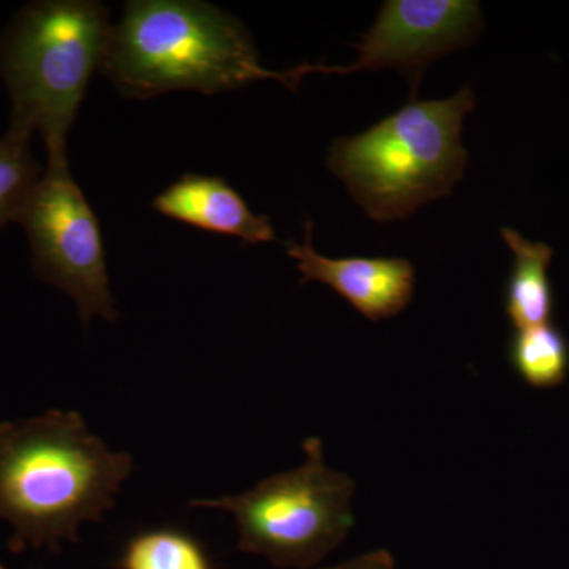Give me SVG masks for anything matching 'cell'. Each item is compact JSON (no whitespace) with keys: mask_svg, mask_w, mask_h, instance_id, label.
Instances as JSON below:
<instances>
[{"mask_svg":"<svg viewBox=\"0 0 569 569\" xmlns=\"http://www.w3.org/2000/svg\"><path fill=\"white\" fill-rule=\"evenodd\" d=\"M355 481L326 463L323 441L305 443V462L258 482L253 489L190 507L233 516L238 549L280 569H313L342 545L355 526Z\"/></svg>","mask_w":569,"mask_h":569,"instance_id":"obj_5","label":"cell"},{"mask_svg":"<svg viewBox=\"0 0 569 569\" xmlns=\"http://www.w3.org/2000/svg\"><path fill=\"white\" fill-rule=\"evenodd\" d=\"M0 569H9L6 567V565L2 563V561H0Z\"/></svg>","mask_w":569,"mask_h":569,"instance_id":"obj_15","label":"cell"},{"mask_svg":"<svg viewBox=\"0 0 569 569\" xmlns=\"http://www.w3.org/2000/svg\"><path fill=\"white\" fill-rule=\"evenodd\" d=\"M313 569H396V559L389 550L377 549L372 552L361 553V556L336 565V567Z\"/></svg>","mask_w":569,"mask_h":569,"instance_id":"obj_14","label":"cell"},{"mask_svg":"<svg viewBox=\"0 0 569 569\" xmlns=\"http://www.w3.org/2000/svg\"><path fill=\"white\" fill-rule=\"evenodd\" d=\"M43 171L33 159L31 138L7 132L0 138V230L20 220Z\"/></svg>","mask_w":569,"mask_h":569,"instance_id":"obj_13","label":"cell"},{"mask_svg":"<svg viewBox=\"0 0 569 569\" xmlns=\"http://www.w3.org/2000/svg\"><path fill=\"white\" fill-rule=\"evenodd\" d=\"M482 29V9L475 0H388L376 22L355 44L358 59L348 67L321 66V73L399 70L417 100L429 66L470 47Z\"/></svg>","mask_w":569,"mask_h":569,"instance_id":"obj_7","label":"cell"},{"mask_svg":"<svg viewBox=\"0 0 569 569\" xmlns=\"http://www.w3.org/2000/svg\"><path fill=\"white\" fill-rule=\"evenodd\" d=\"M112 36L108 10L91 0H41L14 14L0 37V77L11 100L10 132L39 133L48 162L67 160L93 71L102 70Z\"/></svg>","mask_w":569,"mask_h":569,"instance_id":"obj_4","label":"cell"},{"mask_svg":"<svg viewBox=\"0 0 569 569\" xmlns=\"http://www.w3.org/2000/svg\"><path fill=\"white\" fill-rule=\"evenodd\" d=\"M152 208L176 222L233 236L246 244L277 241L269 217L254 216L244 198L219 176L183 174L156 197Z\"/></svg>","mask_w":569,"mask_h":569,"instance_id":"obj_9","label":"cell"},{"mask_svg":"<svg viewBox=\"0 0 569 569\" xmlns=\"http://www.w3.org/2000/svg\"><path fill=\"white\" fill-rule=\"evenodd\" d=\"M102 71L129 99L171 91L230 92L277 80L296 91L320 66L264 69L241 21L206 2L133 0L112 28Z\"/></svg>","mask_w":569,"mask_h":569,"instance_id":"obj_2","label":"cell"},{"mask_svg":"<svg viewBox=\"0 0 569 569\" xmlns=\"http://www.w3.org/2000/svg\"><path fill=\"white\" fill-rule=\"evenodd\" d=\"M133 467L78 411L0 422V519L13 527L11 552L77 542L82 523L114 507Z\"/></svg>","mask_w":569,"mask_h":569,"instance_id":"obj_1","label":"cell"},{"mask_svg":"<svg viewBox=\"0 0 569 569\" xmlns=\"http://www.w3.org/2000/svg\"><path fill=\"white\" fill-rule=\"evenodd\" d=\"M287 247L301 283L328 284L367 320L397 317L413 301L417 271L406 258L325 257L312 244L310 222L306 223V241Z\"/></svg>","mask_w":569,"mask_h":569,"instance_id":"obj_8","label":"cell"},{"mask_svg":"<svg viewBox=\"0 0 569 569\" xmlns=\"http://www.w3.org/2000/svg\"><path fill=\"white\" fill-rule=\"evenodd\" d=\"M121 569H212L208 553L189 535L171 529L149 530L127 542Z\"/></svg>","mask_w":569,"mask_h":569,"instance_id":"obj_12","label":"cell"},{"mask_svg":"<svg viewBox=\"0 0 569 569\" xmlns=\"http://www.w3.org/2000/svg\"><path fill=\"white\" fill-rule=\"evenodd\" d=\"M509 359L526 383L538 389L560 387L569 370L567 337L552 323L516 329Z\"/></svg>","mask_w":569,"mask_h":569,"instance_id":"obj_11","label":"cell"},{"mask_svg":"<svg viewBox=\"0 0 569 569\" xmlns=\"http://www.w3.org/2000/svg\"><path fill=\"white\" fill-rule=\"evenodd\" d=\"M475 104L470 86L449 99L410 100L366 132L332 141L326 164L373 222L408 219L462 181L463 121Z\"/></svg>","mask_w":569,"mask_h":569,"instance_id":"obj_3","label":"cell"},{"mask_svg":"<svg viewBox=\"0 0 569 569\" xmlns=\"http://www.w3.org/2000/svg\"><path fill=\"white\" fill-rule=\"evenodd\" d=\"M18 223L28 234L33 272L41 282L73 299L82 325L93 317L114 323L119 313L110 291L102 230L69 162H48Z\"/></svg>","mask_w":569,"mask_h":569,"instance_id":"obj_6","label":"cell"},{"mask_svg":"<svg viewBox=\"0 0 569 569\" xmlns=\"http://www.w3.org/2000/svg\"><path fill=\"white\" fill-rule=\"evenodd\" d=\"M500 234L515 258L505 302L509 321L516 329L550 323L552 290L549 264L552 249L542 242L529 241L512 228H501Z\"/></svg>","mask_w":569,"mask_h":569,"instance_id":"obj_10","label":"cell"}]
</instances>
